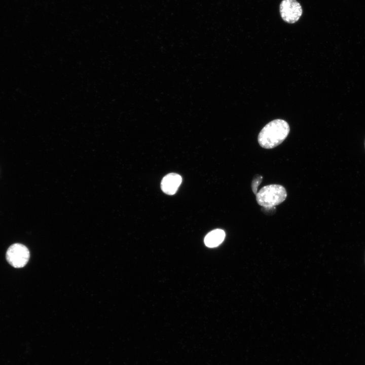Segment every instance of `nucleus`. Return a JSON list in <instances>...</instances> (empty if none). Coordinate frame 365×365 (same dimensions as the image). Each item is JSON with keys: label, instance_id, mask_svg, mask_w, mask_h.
I'll return each mask as SVG.
<instances>
[{"label": "nucleus", "instance_id": "nucleus-1", "mask_svg": "<svg viewBox=\"0 0 365 365\" xmlns=\"http://www.w3.org/2000/svg\"><path fill=\"white\" fill-rule=\"evenodd\" d=\"M289 132L288 124L282 119H275L266 124L258 135V140L264 149H273L280 144Z\"/></svg>", "mask_w": 365, "mask_h": 365}, {"label": "nucleus", "instance_id": "nucleus-2", "mask_svg": "<svg viewBox=\"0 0 365 365\" xmlns=\"http://www.w3.org/2000/svg\"><path fill=\"white\" fill-rule=\"evenodd\" d=\"M286 196V191L284 187L272 184L261 188L256 194V200L261 206L272 208L283 202Z\"/></svg>", "mask_w": 365, "mask_h": 365}, {"label": "nucleus", "instance_id": "nucleus-3", "mask_svg": "<svg viewBox=\"0 0 365 365\" xmlns=\"http://www.w3.org/2000/svg\"><path fill=\"white\" fill-rule=\"evenodd\" d=\"M30 253L28 249L21 243H14L8 249L6 258L7 262L14 268L24 267L29 259Z\"/></svg>", "mask_w": 365, "mask_h": 365}, {"label": "nucleus", "instance_id": "nucleus-4", "mask_svg": "<svg viewBox=\"0 0 365 365\" xmlns=\"http://www.w3.org/2000/svg\"><path fill=\"white\" fill-rule=\"evenodd\" d=\"M279 12L284 22L292 24L299 20L303 10L300 4L296 0H282L280 4Z\"/></svg>", "mask_w": 365, "mask_h": 365}, {"label": "nucleus", "instance_id": "nucleus-5", "mask_svg": "<svg viewBox=\"0 0 365 365\" xmlns=\"http://www.w3.org/2000/svg\"><path fill=\"white\" fill-rule=\"evenodd\" d=\"M182 181L181 176L171 173L165 175L161 182L162 191L168 195H173L177 191Z\"/></svg>", "mask_w": 365, "mask_h": 365}, {"label": "nucleus", "instance_id": "nucleus-6", "mask_svg": "<svg viewBox=\"0 0 365 365\" xmlns=\"http://www.w3.org/2000/svg\"><path fill=\"white\" fill-rule=\"evenodd\" d=\"M225 233L222 229H215L209 232L204 238V243L208 247L218 246L224 241Z\"/></svg>", "mask_w": 365, "mask_h": 365}, {"label": "nucleus", "instance_id": "nucleus-7", "mask_svg": "<svg viewBox=\"0 0 365 365\" xmlns=\"http://www.w3.org/2000/svg\"><path fill=\"white\" fill-rule=\"evenodd\" d=\"M262 179V177L260 176H259L258 178H257L256 179H254L252 181V189L253 193L256 195L257 194V188H258L259 184L261 183Z\"/></svg>", "mask_w": 365, "mask_h": 365}, {"label": "nucleus", "instance_id": "nucleus-8", "mask_svg": "<svg viewBox=\"0 0 365 365\" xmlns=\"http://www.w3.org/2000/svg\"><path fill=\"white\" fill-rule=\"evenodd\" d=\"M364 148H365V140H364Z\"/></svg>", "mask_w": 365, "mask_h": 365}]
</instances>
